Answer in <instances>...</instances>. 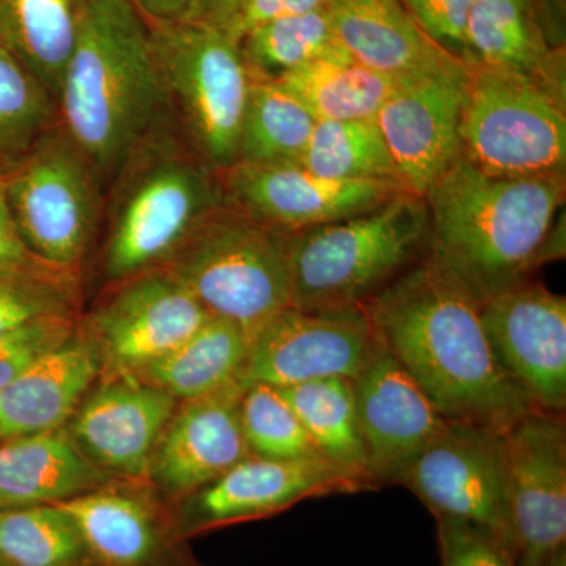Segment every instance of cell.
<instances>
[{"instance_id":"21","label":"cell","mask_w":566,"mask_h":566,"mask_svg":"<svg viewBox=\"0 0 566 566\" xmlns=\"http://www.w3.org/2000/svg\"><path fill=\"white\" fill-rule=\"evenodd\" d=\"M243 387L178 401L148 468L147 482L169 505L200 490L249 453L240 422Z\"/></svg>"},{"instance_id":"46","label":"cell","mask_w":566,"mask_h":566,"mask_svg":"<svg viewBox=\"0 0 566 566\" xmlns=\"http://www.w3.org/2000/svg\"><path fill=\"white\" fill-rule=\"evenodd\" d=\"M80 566H98V565H96L95 562L87 560V562H85V564H82Z\"/></svg>"},{"instance_id":"41","label":"cell","mask_w":566,"mask_h":566,"mask_svg":"<svg viewBox=\"0 0 566 566\" xmlns=\"http://www.w3.org/2000/svg\"><path fill=\"white\" fill-rule=\"evenodd\" d=\"M31 260L36 259L21 241L7 202L6 186L0 177V266L31 262Z\"/></svg>"},{"instance_id":"7","label":"cell","mask_w":566,"mask_h":566,"mask_svg":"<svg viewBox=\"0 0 566 566\" xmlns=\"http://www.w3.org/2000/svg\"><path fill=\"white\" fill-rule=\"evenodd\" d=\"M148 28L167 109L178 128L214 169L233 166L252 82L238 41L196 21L148 22Z\"/></svg>"},{"instance_id":"44","label":"cell","mask_w":566,"mask_h":566,"mask_svg":"<svg viewBox=\"0 0 566 566\" xmlns=\"http://www.w3.org/2000/svg\"><path fill=\"white\" fill-rule=\"evenodd\" d=\"M148 22H178L191 18L193 0H129Z\"/></svg>"},{"instance_id":"12","label":"cell","mask_w":566,"mask_h":566,"mask_svg":"<svg viewBox=\"0 0 566 566\" xmlns=\"http://www.w3.org/2000/svg\"><path fill=\"white\" fill-rule=\"evenodd\" d=\"M107 289L91 314L80 319L102 357L103 375L136 374L210 318L185 283L164 266L140 271Z\"/></svg>"},{"instance_id":"8","label":"cell","mask_w":566,"mask_h":566,"mask_svg":"<svg viewBox=\"0 0 566 566\" xmlns=\"http://www.w3.org/2000/svg\"><path fill=\"white\" fill-rule=\"evenodd\" d=\"M565 104L523 74L469 66L461 159L495 177H566Z\"/></svg>"},{"instance_id":"34","label":"cell","mask_w":566,"mask_h":566,"mask_svg":"<svg viewBox=\"0 0 566 566\" xmlns=\"http://www.w3.org/2000/svg\"><path fill=\"white\" fill-rule=\"evenodd\" d=\"M81 271L31 262L0 266V335L48 316H77Z\"/></svg>"},{"instance_id":"39","label":"cell","mask_w":566,"mask_h":566,"mask_svg":"<svg viewBox=\"0 0 566 566\" xmlns=\"http://www.w3.org/2000/svg\"><path fill=\"white\" fill-rule=\"evenodd\" d=\"M401 2L431 40L465 63V22L474 0H401Z\"/></svg>"},{"instance_id":"15","label":"cell","mask_w":566,"mask_h":566,"mask_svg":"<svg viewBox=\"0 0 566 566\" xmlns=\"http://www.w3.org/2000/svg\"><path fill=\"white\" fill-rule=\"evenodd\" d=\"M499 367L539 411H566V300L528 281L482 305Z\"/></svg>"},{"instance_id":"2","label":"cell","mask_w":566,"mask_h":566,"mask_svg":"<svg viewBox=\"0 0 566 566\" xmlns=\"http://www.w3.org/2000/svg\"><path fill=\"white\" fill-rule=\"evenodd\" d=\"M566 177H495L464 159L424 193L427 259L483 305L560 259L556 219Z\"/></svg>"},{"instance_id":"17","label":"cell","mask_w":566,"mask_h":566,"mask_svg":"<svg viewBox=\"0 0 566 566\" xmlns=\"http://www.w3.org/2000/svg\"><path fill=\"white\" fill-rule=\"evenodd\" d=\"M61 505L80 524L98 566H210L193 553L172 506L147 480L114 479Z\"/></svg>"},{"instance_id":"13","label":"cell","mask_w":566,"mask_h":566,"mask_svg":"<svg viewBox=\"0 0 566 566\" xmlns=\"http://www.w3.org/2000/svg\"><path fill=\"white\" fill-rule=\"evenodd\" d=\"M376 344L363 305L329 311H301L290 305L251 338L241 387L283 389L327 378L353 381Z\"/></svg>"},{"instance_id":"29","label":"cell","mask_w":566,"mask_h":566,"mask_svg":"<svg viewBox=\"0 0 566 566\" xmlns=\"http://www.w3.org/2000/svg\"><path fill=\"white\" fill-rule=\"evenodd\" d=\"M252 81L277 82L319 59L348 54L335 33L329 10L263 22L238 41Z\"/></svg>"},{"instance_id":"22","label":"cell","mask_w":566,"mask_h":566,"mask_svg":"<svg viewBox=\"0 0 566 566\" xmlns=\"http://www.w3.org/2000/svg\"><path fill=\"white\" fill-rule=\"evenodd\" d=\"M327 10L354 61L390 80L412 82L469 69L428 36L401 0H331Z\"/></svg>"},{"instance_id":"16","label":"cell","mask_w":566,"mask_h":566,"mask_svg":"<svg viewBox=\"0 0 566 566\" xmlns=\"http://www.w3.org/2000/svg\"><path fill=\"white\" fill-rule=\"evenodd\" d=\"M221 181L227 202L283 232L344 221L405 191L394 181L331 180L301 164L238 161L221 170Z\"/></svg>"},{"instance_id":"42","label":"cell","mask_w":566,"mask_h":566,"mask_svg":"<svg viewBox=\"0 0 566 566\" xmlns=\"http://www.w3.org/2000/svg\"><path fill=\"white\" fill-rule=\"evenodd\" d=\"M248 0H193L188 21L202 22L229 33L240 18Z\"/></svg>"},{"instance_id":"5","label":"cell","mask_w":566,"mask_h":566,"mask_svg":"<svg viewBox=\"0 0 566 566\" xmlns=\"http://www.w3.org/2000/svg\"><path fill=\"white\" fill-rule=\"evenodd\" d=\"M430 216L423 197L403 191L389 202L294 234L292 307H357L422 262Z\"/></svg>"},{"instance_id":"9","label":"cell","mask_w":566,"mask_h":566,"mask_svg":"<svg viewBox=\"0 0 566 566\" xmlns=\"http://www.w3.org/2000/svg\"><path fill=\"white\" fill-rule=\"evenodd\" d=\"M2 180L11 218L31 255L81 271L102 229L104 189L59 122Z\"/></svg>"},{"instance_id":"45","label":"cell","mask_w":566,"mask_h":566,"mask_svg":"<svg viewBox=\"0 0 566 566\" xmlns=\"http://www.w3.org/2000/svg\"><path fill=\"white\" fill-rule=\"evenodd\" d=\"M0 566H13L10 562H7L6 558L0 557Z\"/></svg>"},{"instance_id":"31","label":"cell","mask_w":566,"mask_h":566,"mask_svg":"<svg viewBox=\"0 0 566 566\" xmlns=\"http://www.w3.org/2000/svg\"><path fill=\"white\" fill-rule=\"evenodd\" d=\"M315 118L277 82H251L240 133L238 161L300 164Z\"/></svg>"},{"instance_id":"43","label":"cell","mask_w":566,"mask_h":566,"mask_svg":"<svg viewBox=\"0 0 566 566\" xmlns=\"http://www.w3.org/2000/svg\"><path fill=\"white\" fill-rule=\"evenodd\" d=\"M536 21L554 50H565L566 0H527Z\"/></svg>"},{"instance_id":"25","label":"cell","mask_w":566,"mask_h":566,"mask_svg":"<svg viewBox=\"0 0 566 566\" xmlns=\"http://www.w3.org/2000/svg\"><path fill=\"white\" fill-rule=\"evenodd\" d=\"M465 63L513 71L566 99L565 50H554L527 0H474L464 32Z\"/></svg>"},{"instance_id":"18","label":"cell","mask_w":566,"mask_h":566,"mask_svg":"<svg viewBox=\"0 0 566 566\" xmlns=\"http://www.w3.org/2000/svg\"><path fill=\"white\" fill-rule=\"evenodd\" d=\"M353 389L368 475L378 490L397 486L408 465L449 420L379 344L353 379Z\"/></svg>"},{"instance_id":"3","label":"cell","mask_w":566,"mask_h":566,"mask_svg":"<svg viewBox=\"0 0 566 566\" xmlns=\"http://www.w3.org/2000/svg\"><path fill=\"white\" fill-rule=\"evenodd\" d=\"M76 35L57 122L104 191L125 156L167 109L150 28L129 0H73Z\"/></svg>"},{"instance_id":"23","label":"cell","mask_w":566,"mask_h":566,"mask_svg":"<svg viewBox=\"0 0 566 566\" xmlns=\"http://www.w3.org/2000/svg\"><path fill=\"white\" fill-rule=\"evenodd\" d=\"M102 375L98 349L80 324L0 392V441L65 428Z\"/></svg>"},{"instance_id":"26","label":"cell","mask_w":566,"mask_h":566,"mask_svg":"<svg viewBox=\"0 0 566 566\" xmlns=\"http://www.w3.org/2000/svg\"><path fill=\"white\" fill-rule=\"evenodd\" d=\"M249 346L237 324L210 316L177 348L133 375L177 401L208 397L241 386Z\"/></svg>"},{"instance_id":"1","label":"cell","mask_w":566,"mask_h":566,"mask_svg":"<svg viewBox=\"0 0 566 566\" xmlns=\"http://www.w3.org/2000/svg\"><path fill=\"white\" fill-rule=\"evenodd\" d=\"M364 308L378 344L449 422L504 434L535 409L499 367L482 305L427 256Z\"/></svg>"},{"instance_id":"30","label":"cell","mask_w":566,"mask_h":566,"mask_svg":"<svg viewBox=\"0 0 566 566\" xmlns=\"http://www.w3.org/2000/svg\"><path fill=\"white\" fill-rule=\"evenodd\" d=\"M279 390L300 417L319 455L371 480L357 422L352 379H318Z\"/></svg>"},{"instance_id":"19","label":"cell","mask_w":566,"mask_h":566,"mask_svg":"<svg viewBox=\"0 0 566 566\" xmlns=\"http://www.w3.org/2000/svg\"><path fill=\"white\" fill-rule=\"evenodd\" d=\"M469 69L403 82L376 123L405 191L424 197L461 158V118Z\"/></svg>"},{"instance_id":"35","label":"cell","mask_w":566,"mask_h":566,"mask_svg":"<svg viewBox=\"0 0 566 566\" xmlns=\"http://www.w3.org/2000/svg\"><path fill=\"white\" fill-rule=\"evenodd\" d=\"M57 123V103L0 44V177Z\"/></svg>"},{"instance_id":"28","label":"cell","mask_w":566,"mask_h":566,"mask_svg":"<svg viewBox=\"0 0 566 566\" xmlns=\"http://www.w3.org/2000/svg\"><path fill=\"white\" fill-rule=\"evenodd\" d=\"M316 122L376 118L382 104L403 82L367 69L352 55L307 63L277 81Z\"/></svg>"},{"instance_id":"27","label":"cell","mask_w":566,"mask_h":566,"mask_svg":"<svg viewBox=\"0 0 566 566\" xmlns=\"http://www.w3.org/2000/svg\"><path fill=\"white\" fill-rule=\"evenodd\" d=\"M76 35L73 0H0V44L59 102Z\"/></svg>"},{"instance_id":"10","label":"cell","mask_w":566,"mask_h":566,"mask_svg":"<svg viewBox=\"0 0 566 566\" xmlns=\"http://www.w3.org/2000/svg\"><path fill=\"white\" fill-rule=\"evenodd\" d=\"M433 517L483 528L513 554L504 438L476 424L449 422L398 480Z\"/></svg>"},{"instance_id":"40","label":"cell","mask_w":566,"mask_h":566,"mask_svg":"<svg viewBox=\"0 0 566 566\" xmlns=\"http://www.w3.org/2000/svg\"><path fill=\"white\" fill-rule=\"evenodd\" d=\"M329 2L331 0H248L229 35L234 41H240L245 32L263 22L327 9Z\"/></svg>"},{"instance_id":"4","label":"cell","mask_w":566,"mask_h":566,"mask_svg":"<svg viewBox=\"0 0 566 566\" xmlns=\"http://www.w3.org/2000/svg\"><path fill=\"white\" fill-rule=\"evenodd\" d=\"M222 203L221 170L193 150L167 112L104 191L99 268L106 285L161 266Z\"/></svg>"},{"instance_id":"38","label":"cell","mask_w":566,"mask_h":566,"mask_svg":"<svg viewBox=\"0 0 566 566\" xmlns=\"http://www.w3.org/2000/svg\"><path fill=\"white\" fill-rule=\"evenodd\" d=\"M441 566H517L516 558L483 528L453 517H434Z\"/></svg>"},{"instance_id":"24","label":"cell","mask_w":566,"mask_h":566,"mask_svg":"<svg viewBox=\"0 0 566 566\" xmlns=\"http://www.w3.org/2000/svg\"><path fill=\"white\" fill-rule=\"evenodd\" d=\"M112 480L66 427L0 441V510L65 504Z\"/></svg>"},{"instance_id":"37","label":"cell","mask_w":566,"mask_h":566,"mask_svg":"<svg viewBox=\"0 0 566 566\" xmlns=\"http://www.w3.org/2000/svg\"><path fill=\"white\" fill-rule=\"evenodd\" d=\"M81 315L48 316L0 335V392L36 359L76 333Z\"/></svg>"},{"instance_id":"6","label":"cell","mask_w":566,"mask_h":566,"mask_svg":"<svg viewBox=\"0 0 566 566\" xmlns=\"http://www.w3.org/2000/svg\"><path fill=\"white\" fill-rule=\"evenodd\" d=\"M294 234L264 226L226 200L161 266L208 315L237 324L251 340L292 305Z\"/></svg>"},{"instance_id":"36","label":"cell","mask_w":566,"mask_h":566,"mask_svg":"<svg viewBox=\"0 0 566 566\" xmlns=\"http://www.w3.org/2000/svg\"><path fill=\"white\" fill-rule=\"evenodd\" d=\"M240 422L253 457L275 461L323 458L277 387H245L240 398Z\"/></svg>"},{"instance_id":"11","label":"cell","mask_w":566,"mask_h":566,"mask_svg":"<svg viewBox=\"0 0 566 566\" xmlns=\"http://www.w3.org/2000/svg\"><path fill=\"white\" fill-rule=\"evenodd\" d=\"M367 476L324 458L275 461L249 455L172 506L188 539L281 515L311 499L376 491Z\"/></svg>"},{"instance_id":"32","label":"cell","mask_w":566,"mask_h":566,"mask_svg":"<svg viewBox=\"0 0 566 566\" xmlns=\"http://www.w3.org/2000/svg\"><path fill=\"white\" fill-rule=\"evenodd\" d=\"M300 164L312 174L331 180L400 185L376 118L316 122Z\"/></svg>"},{"instance_id":"33","label":"cell","mask_w":566,"mask_h":566,"mask_svg":"<svg viewBox=\"0 0 566 566\" xmlns=\"http://www.w3.org/2000/svg\"><path fill=\"white\" fill-rule=\"evenodd\" d=\"M0 557L13 566H80L91 560L80 524L63 505L0 510Z\"/></svg>"},{"instance_id":"20","label":"cell","mask_w":566,"mask_h":566,"mask_svg":"<svg viewBox=\"0 0 566 566\" xmlns=\"http://www.w3.org/2000/svg\"><path fill=\"white\" fill-rule=\"evenodd\" d=\"M178 401L132 374L102 375L66 430L114 479L147 480L153 450Z\"/></svg>"},{"instance_id":"14","label":"cell","mask_w":566,"mask_h":566,"mask_svg":"<svg viewBox=\"0 0 566 566\" xmlns=\"http://www.w3.org/2000/svg\"><path fill=\"white\" fill-rule=\"evenodd\" d=\"M517 566L566 551V422L532 409L502 434Z\"/></svg>"}]
</instances>
